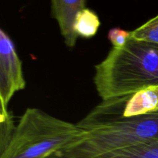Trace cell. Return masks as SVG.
<instances>
[{
  "label": "cell",
  "mask_w": 158,
  "mask_h": 158,
  "mask_svg": "<svg viewBox=\"0 0 158 158\" xmlns=\"http://www.w3.org/2000/svg\"><path fill=\"white\" fill-rule=\"evenodd\" d=\"M94 81L103 100L158 86V45L130 36L96 65Z\"/></svg>",
  "instance_id": "obj_1"
},
{
  "label": "cell",
  "mask_w": 158,
  "mask_h": 158,
  "mask_svg": "<svg viewBox=\"0 0 158 158\" xmlns=\"http://www.w3.org/2000/svg\"><path fill=\"white\" fill-rule=\"evenodd\" d=\"M84 131L37 108H28L0 158H49L75 143Z\"/></svg>",
  "instance_id": "obj_2"
},
{
  "label": "cell",
  "mask_w": 158,
  "mask_h": 158,
  "mask_svg": "<svg viewBox=\"0 0 158 158\" xmlns=\"http://www.w3.org/2000/svg\"><path fill=\"white\" fill-rule=\"evenodd\" d=\"M158 141V111L85 131L75 143L49 158H100L114 151Z\"/></svg>",
  "instance_id": "obj_3"
},
{
  "label": "cell",
  "mask_w": 158,
  "mask_h": 158,
  "mask_svg": "<svg viewBox=\"0 0 158 158\" xmlns=\"http://www.w3.org/2000/svg\"><path fill=\"white\" fill-rule=\"evenodd\" d=\"M158 111V86H151L120 97L102 100L77 123L89 131Z\"/></svg>",
  "instance_id": "obj_4"
},
{
  "label": "cell",
  "mask_w": 158,
  "mask_h": 158,
  "mask_svg": "<svg viewBox=\"0 0 158 158\" xmlns=\"http://www.w3.org/2000/svg\"><path fill=\"white\" fill-rule=\"evenodd\" d=\"M26 87L22 61L7 32L0 29V100L1 110L8 111L14 94Z\"/></svg>",
  "instance_id": "obj_5"
},
{
  "label": "cell",
  "mask_w": 158,
  "mask_h": 158,
  "mask_svg": "<svg viewBox=\"0 0 158 158\" xmlns=\"http://www.w3.org/2000/svg\"><path fill=\"white\" fill-rule=\"evenodd\" d=\"M86 0H51V13L57 21L65 43L73 48L78 35L73 29L77 14L84 9Z\"/></svg>",
  "instance_id": "obj_6"
},
{
  "label": "cell",
  "mask_w": 158,
  "mask_h": 158,
  "mask_svg": "<svg viewBox=\"0 0 158 158\" xmlns=\"http://www.w3.org/2000/svg\"><path fill=\"white\" fill-rule=\"evenodd\" d=\"M100 26L98 15L90 9L85 8L77 14L73 29L78 36L85 39L94 37Z\"/></svg>",
  "instance_id": "obj_7"
},
{
  "label": "cell",
  "mask_w": 158,
  "mask_h": 158,
  "mask_svg": "<svg viewBox=\"0 0 158 158\" xmlns=\"http://www.w3.org/2000/svg\"><path fill=\"white\" fill-rule=\"evenodd\" d=\"M100 158H158V141L130 147Z\"/></svg>",
  "instance_id": "obj_8"
},
{
  "label": "cell",
  "mask_w": 158,
  "mask_h": 158,
  "mask_svg": "<svg viewBox=\"0 0 158 158\" xmlns=\"http://www.w3.org/2000/svg\"><path fill=\"white\" fill-rule=\"evenodd\" d=\"M131 36L137 40L158 45V15L131 31Z\"/></svg>",
  "instance_id": "obj_9"
},
{
  "label": "cell",
  "mask_w": 158,
  "mask_h": 158,
  "mask_svg": "<svg viewBox=\"0 0 158 158\" xmlns=\"http://www.w3.org/2000/svg\"><path fill=\"white\" fill-rule=\"evenodd\" d=\"M1 119V133H0V153L10 141L12 136L15 131V127L13 124V119L9 111L0 112Z\"/></svg>",
  "instance_id": "obj_10"
},
{
  "label": "cell",
  "mask_w": 158,
  "mask_h": 158,
  "mask_svg": "<svg viewBox=\"0 0 158 158\" xmlns=\"http://www.w3.org/2000/svg\"><path fill=\"white\" fill-rule=\"evenodd\" d=\"M131 36V32L124 30L119 27L113 28L109 31L107 35L108 40L113 45V47H123L127 43V40Z\"/></svg>",
  "instance_id": "obj_11"
}]
</instances>
